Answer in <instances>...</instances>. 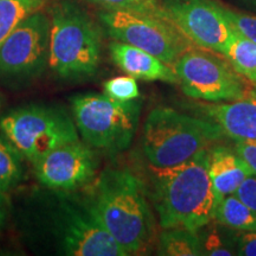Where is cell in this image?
<instances>
[{
    "label": "cell",
    "instance_id": "obj_1",
    "mask_svg": "<svg viewBox=\"0 0 256 256\" xmlns=\"http://www.w3.org/2000/svg\"><path fill=\"white\" fill-rule=\"evenodd\" d=\"M106 230L128 255L144 254L154 240V217L145 185L128 170H107L88 194Z\"/></svg>",
    "mask_w": 256,
    "mask_h": 256
},
{
    "label": "cell",
    "instance_id": "obj_2",
    "mask_svg": "<svg viewBox=\"0 0 256 256\" xmlns=\"http://www.w3.org/2000/svg\"><path fill=\"white\" fill-rule=\"evenodd\" d=\"M209 158L208 148L184 164L152 168V200L164 229L198 232L215 218L218 202L209 174Z\"/></svg>",
    "mask_w": 256,
    "mask_h": 256
},
{
    "label": "cell",
    "instance_id": "obj_3",
    "mask_svg": "<svg viewBox=\"0 0 256 256\" xmlns=\"http://www.w3.org/2000/svg\"><path fill=\"white\" fill-rule=\"evenodd\" d=\"M224 136L214 121L158 107L144 124L142 147L151 168H168L188 162Z\"/></svg>",
    "mask_w": 256,
    "mask_h": 256
},
{
    "label": "cell",
    "instance_id": "obj_4",
    "mask_svg": "<svg viewBox=\"0 0 256 256\" xmlns=\"http://www.w3.org/2000/svg\"><path fill=\"white\" fill-rule=\"evenodd\" d=\"M50 23L51 70L66 81L92 78L101 62V36L92 18L72 0H62L51 10Z\"/></svg>",
    "mask_w": 256,
    "mask_h": 256
},
{
    "label": "cell",
    "instance_id": "obj_5",
    "mask_svg": "<svg viewBox=\"0 0 256 256\" xmlns=\"http://www.w3.org/2000/svg\"><path fill=\"white\" fill-rule=\"evenodd\" d=\"M70 102L78 134L89 146L119 153L133 142L142 113L140 101L120 102L106 94H81Z\"/></svg>",
    "mask_w": 256,
    "mask_h": 256
},
{
    "label": "cell",
    "instance_id": "obj_6",
    "mask_svg": "<svg viewBox=\"0 0 256 256\" xmlns=\"http://www.w3.org/2000/svg\"><path fill=\"white\" fill-rule=\"evenodd\" d=\"M49 228L63 254L69 256H128L98 220L88 197L56 191Z\"/></svg>",
    "mask_w": 256,
    "mask_h": 256
},
{
    "label": "cell",
    "instance_id": "obj_7",
    "mask_svg": "<svg viewBox=\"0 0 256 256\" xmlns=\"http://www.w3.org/2000/svg\"><path fill=\"white\" fill-rule=\"evenodd\" d=\"M2 136L32 164L57 147L80 142L75 121L63 110L44 106H26L0 120Z\"/></svg>",
    "mask_w": 256,
    "mask_h": 256
},
{
    "label": "cell",
    "instance_id": "obj_8",
    "mask_svg": "<svg viewBox=\"0 0 256 256\" xmlns=\"http://www.w3.org/2000/svg\"><path fill=\"white\" fill-rule=\"evenodd\" d=\"M102 26L114 40L136 46L174 68L190 42L165 17L127 10H104Z\"/></svg>",
    "mask_w": 256,
    "mask_h": 256
},
{
    "label": "cell",
    "instance_id": "obj_9",
    "mask_svg": "<svg viewBox=\"0 0 256 256\" xmlns=\"http://www.w3.org/2000/svg\"><path fill=\"white\" fill-rule=\"evenodd\" d=\"M50 18L37 11L0 46V83L18 87L40 78L49 66Z\"/></svg>",
    "mask_w": 256,
    "mask_h": 256
},
{
    "label": "cell",
    "instance_id": "obj_10",
    "mask_svg": "<svg viewBox=\"0 0 256 256\" xmlns=\"http://www.w3.org/2000/svg\"><path fill=\"white\" fill-rule=\"evenodd\" d=\"M179 84L188 98L211 104L240 100L250 94L243 76L216 56L188 49L174 63Z\"/></svg>",
    "mask_w": 256,
    "mask_h": 256
},
{
    "label": "cell",
    "instance_id": "obj_11",
    "mask_svg": "<svg viewBox=\"0 0 256 256\" xmlns=\"http://www.w3.org/2000/svg\"><path fill=\"white\" fill-rule=\"evenodd\" d=\"M165 18L200 49L226 55L235 30L215 0H162Z\"/></svg>",
    "mask_w": 256,
    "mask_h": 256
},
{
    "label": "cell",
    "instance_id": "obj_12",
    "mask_svg": "<svg viewBox=\"0 0 256 256\" xmlns=\"http://www.w3.org/2000/svg\"><path fill=\"white\" fill-rule=\"evenodd\" d=\"M40 184L52 191H78L94 180L98 160L95 153L81 142L57 147L34 162Z\"/></svg>",
    "mask_w": 256,
    "mask_h": 256
},
{
    "label": "cell",
    "instance_id": "obj_13",
    "mask_svg": "<svg viewBox=\"0 0 256 256\" xmlns=\"http://www.w3.org/2000/svg\"><path fill=\"white\" fill-rule=\"evenodd\" d=\"M198 112L218 124L226 136L236 142L256 144V95L218 104H198Z\"/></svg>",
    "mask_w": 256,
    "mask_h": 256
},
{
    "label": "cell",
    "instance_id": "obj_14",
    "mask_svg": "<svg viewBox=\"0 0 256 256\" xmlns=\"http://www.w3.org/2000/svg\"><path fill=\"white\" fill-rule=\"evenodd\" d=\"M112 60L116 66L134 78L148 82H166L178 84L174 69L146 51L115 40L110 46Z\"/></svg>",
    "mask_w": 256,
    "mask_h": 256
},
{
    "label": "cell",
    "instance_id": "obj_15",
    "mask_svg": "<svg viewBox=\"0 0 256 256\" xmlns=\"http://www.w3.org/2000/svg\"><path fill=\"white\" fill-rule=\"evenodd\" d=\"M209 174L220 203L224 197L235 194L240 185L252 172L235 150L215 146L210 148Z\"/></svg>",
    "mask_w": 256,
    "mask_h": 256
},
{
    "label": "cell",
    "instance_id": "obj_16",
    "mask_svg": "<svg viewBox=\"0 0 256 256\" xmlns=\"http://www.w3.org/2000/svg\"><path fill=\"white\" fill-rule=\"evenodd\" d=\"M214 220L235 232H256V212L236 194L224 197L220 202Z\"/></svg>",
    "mask_w": 256,
    "mask_h": 256
},
{
    "label": "cell",
    "instance_id": "obj_17",
    "mask_svg": "<svg viewBox=\"0 0 256 256\" xmlns=\"http://www.w3.org/2000/svg\"><path fill=\"white\" fill-rule=\"evenodd\" d=\"M158 242V254L162 256H202L200 232L184 228L164 229Z\"/></svg>",
    "mask_w": 256,
    "mask_h": 256
},
{
    "label": "cell",
    "instance_id": "obj_18",
    "mask_svg": "<svg viewBox=\"0 0 256 256\" xmlns=\"http://www.w3.org/2000/svg\"><path fill=\"white\" fill-rule=\"evenodd\" d=\"M200 236L203 255L232 256L238 255L236 232L222 226L215 220L198 230Z\"/></svg>",
    "mask_w": 256,
    "mask_h": 256
},
{
    "label": "cell",
    "instance_id": "obj_19",
    "mask_svg": "<svg viewBox=\"0 0 256 256\" xmlns=\"http://www.w3.org/2000/svg\"><path fill=\"white\" fill-rule=\"evenodd\" d=\"M23 158L4 136H0V194L18 186L24 176Z\"/></svg>",
    "mask_w": 256,
    "mask_h": 256
},
{
    "label": "cell",
    "instance_id": "obj_20",
    "mask_svg": "<svg viewBox=\"0 0 256 256\" xmlns=\"http://www.w3.org/2000/svg\"><path fill=\"white\" fill-rule=\"evenodd\" d=\"M43 0H0V46L25 18L43 8Z\"/></svg>",
    "mask_w": 256,
    "mask_h": 256
},
{
    "label": "cell",
    "instance_id": "obj_21",
    "mask_svg": "<svg viewBox=\"0 0 256 256\" xmlns=\"http://www.w3.org/2000/svg\"><path fill=\"white\" fill-rule=\"evenodd\" d=\"M230 66L240 75L247 78L250 74L256 72V43L243 37L235 31L226 55Z\"/></svg>",
    "mask_w": 256,
    "mask_h": 256
},
{
    "label": "cell",
    "instance_id": "obj_22",
    "mask_svg": "<svg viewBox=\"0 0 256 256\" xmlns=\"http://www.w3.org/2000/svg\"><path fill=\"white\" fill-rule=\"evenodd\" d=\"M104 10H127L165 17L162 0H87Z\"/></svg>",
    "mask_w": 256,
    "mask_h": 256
},
{
    "label": "cell",
    "instance_id": "obj_23",
    "mask_svg": "<svg viewBox=\"0 0 256 256\" xmlns=\"http://www.w3.org/2000/svg\"><path fill=\"white\" fill-rule=\"evenodd\" d=\"M104 94L120 102H130L138 100L140 96L139 86L136 78L132 76H120L108 80L104 86Z\"/></svg>",
    "mask_w": 256,
    "mask_h": 256
},
{
    "label": "cell",
    "instance_id": "obj_24",
    "mask_svg": "<svg viewBox=\"0 0 256 256\" xmlns=\"http://www.w3.org/2000/svg\"><path fill=\"white\" fill-rule=\"evenodd\" d=\"M223 11L234 30L256 43V16L240 14L223 6Z\"/></svg>",
    "mask_w": 256,
    "mask_h": 256
},
{
    "label": "cell",
    "instance_id": "obj_25",
    "mask_svg": "<svg viewBox=\"0 0 256 256\" xmlns=\"http://www.w3.org/2000/svg\"><path fill=\"white\" fill-rule=\"evenodd\" d=\"M235 194L256 212V174H252L240 185Z\"/></svg>",
    "mask_w": 256,
    "mask_h": 256
},
{
    "label": "cell",
    "instance_id": "obj_26",
    "mask_svg": "<svg viewBox=\"0 0 256 256\" xmlns=\"http://www.w3.org/2000/svg\"><path fill=\"white\" fill-rule=\"evenodd\" d=\"M238 255L256 256V232H235Z\"/></svg>",
    "mask_w": 256,
    "mask_h": 256
},
{
    "label": "cell",
    "instance_id": "obj_27",
    "mask_svg": "<svg viewBox=\"0 0 256 256\" xmlns=\"http://www.w3.org/2000/svg\"><path fill=\"white\" fill-rule=\"evenodd\" d=\"M234 150L243 159V162L249 166L252 174H256V144L236 142Z\"/></svg>",
    "mask_w": 256,
    "mask_h": 256
},
{
    "label": "cell",
    "instance_id": "obj_28",
    "mask_svg": "<svg viewBox=\"0 0 256 256\" xmlns=\"http://www.w3.org/2000/svg\"><path fill=\"white\" fill-rule=\"evenodd\" d=\"M8 220V208H6V200H4L2 194H0V230L4 228Z\"/></svg>",
    "mask_w": 256,
    "mask_h": 256
},
{
    "label": "cell",
    "instance_id": "obj_29",
    "mask_svg": "<svg viewBox=\"0 0 256 256\" xmlns=\"http://www.w3.org/2000/svg\"><path fill=\"white\" fill-rule=\"evenodd\" d=\"M243 6L256 14V0H241Z\"/></svg>",
    "mask_w": 256,
    "mask_h": 256
},
{
    "label": "cell",
    "instance_id": "obj_30",
    "mask_svg": "<svg viewBox=\"0 0 256 256\" xmlns=\"http://www.w3.org/2000/svg\"><path fill=\"white\" fill-rule=\"evenodd\" d=\"M247 78L249 80V81H252V82L256 83V72H254L252 74H250V75H249Z\"/></svg>",
    "mask_w": 256,
    "mask_h": 256
},
{
    "label": "cell",
    "instance_id": "obj_31",
    "mask_svg": "<svg viewBox=\"0 0 256 256\" xmlns=\"http://www.w3.org/2000/svg\"><path fill=\"white\" fill-rule=\"evenodd\" d=\"M2 104H4V98H2V95L0 94V110H2Z\"/></svg>",
    "mask_w": 256,
    "mask_h": 256
}]
</instances>
